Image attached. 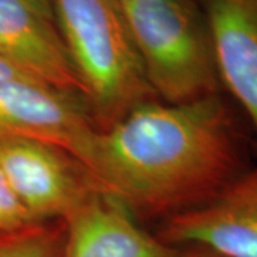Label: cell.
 I'll return each mask as SVG.
<instances>
[{
    "label": "cell",
    "instance_id": "4",
    "mask_svg": "<svg viewBox=\"0 0 257 257\" xmlns=\"http://www.w3.org/2000/svg\"><path fill=\"white\" fill-rule=\"evenodd\" d=\"M0 169L36 223L63 221L99 187L73 157L33 139H0Z\"/></svg>",
    "mask_w": 257,
    "mask_h": 257
},
{
    "label": "cell",
    "instance_id": "6",
    "mask_svg": "<svg viewBox=\"0 0 257 257\" xmlns=\"http://www.w3.org/2000/svg\"><path fill=\"white\" fill-rule=\"evenodd\" d=\"M79 96L35 79L0 83V139L23 138L59 147L77 162L96 130Z\"/></svg>",
    "mask_w": 257,
    "mask_h": 257
},
{
    "label": "cell",
    "instance_id": "7",
    "mask_svg": "<svg viewBox=\"0 0 257 257\" xmlns=\"http://www.w3.org/2000/svg\"><path fill=\"white\" fill-rule=\"evenodd\" d=\"M63 224L62 257H176L179 251L142 229L119 200L99 187Z\"/></svg>",
    "mask_w": 257,
    "mask_h": 257
},
{
    "label": "cell",
    "instance_id": "10",
    "mask_svg": "<svg viewBox=\"0 0 257 257\" xmlns=\"http://www.w3.org/2000/svg\"><path fill=\"white\" fill-rule=\"evenodd\" d=\"M63 221L40 223L0 236V257H62Z\"/></svg>",
    "mask_w": 257,
    "mask_h": 257
},
{
    "label": "cell",
    "instance_id": "15",
    "mask_svg": "<svg viewBox=\"0 0 257 257\" xmlns=\"http://www.w3.org/2000/svg\"><path fill=\"white\" fill-rule=\"evenodd\" d=\"M119 3H126V2H132V0H117Z\"/></svg>",
    "mask_w": 257,
    "mask_h": 257
},
{
    "label": "cell",
    "instance_id": "9",
    "mask_svg": "<svg viewBox=\"0 0 257 257\" xmlns=\"http://www.w3.org/2000/svg\"><path fill=\"white\" fill-rule=\"evenodd\" d=\"M0 57L39 82L82 97V86L55 23L28 0H0Z\"/></svg>",
    "mask_w": 257,
    "mask_h": 257
},
{
    "label": "cell",
    "instance_id": "12",
    "mask_svg": "<svg viewBox=\"0 0 257 257\" xmlns=\"http://www.w3.org/2000/svg\"><path fill=\"white\" fill-rule=\"evenodd\" d=\"M16 79H33V77L25 73L22 69H19L18 66L8 62L6 59L0 57V83L16 80Z\"/></svg>",
    "mask_w": 257,
    "mask_h": 257
},
{
    "label": "cell",
    "instance_id": "3",
    "mask_svg": "<svg viewBox=\"0 0 257 257\" xmlns=\"http://www.w3.org/2000/svg\"><path fill=\"white\" fill-rule=\"evenodd\" d=\"M153 94L184 104L223 93L203 0L120 3Z\"/></svg>",
    "mask_w": 257,
    "mask_h": 257
},
{
    "label": "cell",
    "instance_id": "14",
    "mask_svg": "<svg viewBox=\"0 0 257 257\" xmlns=\"http://www.w3.org/2000/svg\"><path fill=\"white\" fill-rule=\"evenodd\" d=\"M28 2L43 18H46L47 20H50V22L55 23L53 10H52V0H28Z\"/></svg>",
    "mask_w": 257,
    "mask_h": 257
},
{
    "label": "cell",
    "instance_id": "8",
    "mask_svg": "<svg viewBox=\"0 0 257 257\" xmlns=\"http://www.w3.org/2000/svg\"><path fill=\"white\" fill-rule=\"evenodd\" d=\"M223 92L247 120L257 152V0H203Z\"/></svg>",
    "mask_w": 257,
    "mask_h": 257
},
{
    "label": "cell",
    "instance_id": "11",
    "mask_svg": "<svg viewBox=\"0 0 257 257\" xmlns=\"http://www.w3.org/2000/svg\"><path fill=\"white\" fill-rule=\"evenodd\" d=\"M36 223L19 202L0 169V236L26 229Z\"/></svg>",
    "mask_w": 257,
    "mask_h": 257
},
{
    "label": "cell",
    "instance_id": "2",
    "mask_svg": "<svg viewBox=\"0 0 257 257\" xmlns=\"http://www.w3.org/2000/svg\"><path fill=\"white\" fill-rule=\"evenodd\" d=\"M55 26L97 128L157 100L117 0H52Z\"/></svg>",
    "mask_w": 257,
    "mask_h": 257
},
{
    "label": "cell",
    "instance_id": "13",
    "mask_svg": "<svg viewBox=\"0 0 257 257\" xmlns=\"http://www.w3.org/2000/svg\"><path fill=\"white\" fill-rule=\"evenodd\" d=\"M176 257H219V256L203 247H197V246H184V247H179V251H177V256Z\"/></svg>",
    "mask_w": 257,
    "mask_h": 257
},
{
    "label": "cell",
    "instance_id": "1",
    "mask_svg": "<svg viewBox=\"0 0 257 257\" xmlns=\"http://www.w3.org/2000/svg\"><path fill=\"white\" fill-rule=\"evenodd\" d=\"M244 123L223 93L150 100L96 127L77 163L136 219L165 220L211 200L251 166Z\"/></svg>",
    "mask_w": 257,
    "mask_h": 257
},
{
    "label": "cell",
    "instance_id": "5",
    "mask_svg": "<svg viewBox=\"0 0 257 257\" xmlns=\"http://www.w3.org/2000/svg\"><path fill=\"white\" fill-rule=\"evenodd\" d=\"M156 236L172 247L257 257V162L207 203L162 220Z\"/></svg>",
    "mask_w": 257,
    "mask_h": 257
}]
</instances>
